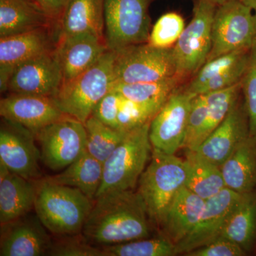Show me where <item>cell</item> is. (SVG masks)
Segmentation results:
<instances>
[{
  "label": "cell",
  "instance_id": "1",
  "mask_svg": "<svg viewBox=\"0 0 256 256\" xmlns=\"http://www.w3.org/2000/svg\"><path fill=\"white\" fill-rule=\"evenodd\" d=\"M150 220L138 192H107L96 198L82 234L97 246L122 244L149 237Z\"/></svg>",
  "mask_w": 256,
  "mask_h": 256
},
{
  "label": "cell",
  "instance_id": "2",
  "mask_svg": "<svg viewBox=\"0 0 256 256\" xmlns=\"http://www.w3.org/2000/svg\"><path fill=\"white\" fill-rule=\"evenodd\" d=\"M94 201L78 188L42 178L36 181L34 212L54 236L82 232Z\"/></svg>",
  "mask_w": 256,
  "mask_h": 256
},
{
  "label": "cell",
  "instance_id": "3",
  "mask_svg": "<svg viewBox=\"0 0 256 256\" xmlns=\"http://www.w3.org/2000/svg\"><path fill=\"white\" fill-rule=\"evenodd\" d=\"M188 173L186 160L152 149L150 162L139 178L137 192L152 223L161 226L170 204L184 188Z\"/></svg>",
  "mask_w": 256,
  "mask_h": 256
},
{
  "label": "cell",
  "instance_id": "4",
  "mask_svg": "<svg viewBox=\"0 0 256 256\" xmlns=\"http://www.w3.org/2000/svg\"><path fill=\"white\" fill-rule=\"evenodd\" d=\"M116 56V52L108 50L90 68L62 84L53 98L64 114L85 124L96 106L114 88Z\"/></svg>",
  "mask_w": 256,
  "mask_h": 256
},
{
  "label": "cell",
  "instance_id": "5",
  "mask_svg": "<svg viewBox=\"0 0 256 256\" xmlns=\"http://www.w3.org/2000/svg\"><path fill=\"white\" fill-rule=\"evenodd\" d=\"M150 124V122L130 130L106 160L96 198L107 192L132 191L152 152Z\"/></svg>",
  "mask_w": 256,
  "mask_h": 256
},
{
  "label": "cell",
  "instance_id": "6",
  "mask_svg": "<svg viewBox=\"0 0 256 256\" xmlns=\"http://www.w3.org/2000/svg\"><path fill=\"white\" fill-rule=\"evenodd\" d=\"M152 0H104V36L114 52L148 43L151 31L149 8Z\"/></svg>",
  "mask_w": 256,
  "mask_h": 256
},
{
  "label": "cell",
  "instance_id": "7",
  "mask_svg": "<svg viewBox=\"0 0 256 256\" xmlns=\"http://www.w3.org/2000/svg\"><path fill=\"white\" fill-rule=\"evenodd\" d=\"M216 5L197 0L193 18L173 47L176 76L195 74L206 63L212 47V24Z\"/></svg>",
  "mask_w": 256,
  "mask_h": 256
},
{
  "label": "cell",
  "instance_id": "8",
  "mask_svg": "<svg viewBox=\"0 0 256 256\" xmlns=\"http://www.w3.org/2000/svg\"><path fill=\"white\" fill-rule=\"evenodd\" d=\"M116 53V82H152L176 76L173 47L158 48L143 43L126 47Z\"/></svg>",
  "mask_w": 256,
  "mask_h": 256
},
{
  "label": "cell",
  "instance_id": "9",
  "mask_svg": "<svg viewBox=\"0 0 256 256\" xmlns=\"http://www.w3.org/2000/svg\"><path fill=\"white\" fill-rule=\"evenodd\" d=\"M252 12L240 0H230L217 6L212 24V50L207 60L232 52L250 50L256 40Z\"/></svg>",
  "mask_w": 256,
  "mask_h": 256
},
{
  "label": "cell",
  "instance_id": "10",
  "mask_svg": "<svg viewBox=\"0 0 256 256\" xmlns=\"http://www.w3.org/2000/svg\"><path fill=\"white\" fill-rule=\"evenodd\" d=\"M41 161L52 171H60L73 163L86 149L85 124L64 116L36 134Z\"/></svg>",
  "mask_w": 256,
  "mask_h": 256
},
{
  "label": "cell",
  "instance_id": "11",
  "mask_svg": "<svg viewBox=\"0 0 256 256\" xmlns=\"http://www.w3.org/2000/svg\"><path fill=\"white\" fill-rule=\"evenodd\" d=\"M195 95L174 92L154 116L150 124L149 136L152 149L175 154L183 148L188 116Z\"/></svg>",
  "mask_w": 256,
  "mask_h": 256
},
{
  "label": "cell",
  "instance_id": "12",
  "mask_svg": "<svg viewBox=\"0 0 256 256\" xmlns=\"http://www.w3.org/2000/svg\"><path fill=\"white\" fill-rule=\"evenodd\" d=\"M58 40V25L0 38V89L8 92L10 76L28 60L54 50Z\"/></svg>",
  "mask_w": 256,
  "mask_h": 256
},
{
  "label": "cell",
  "instance_id": "13",
  "mask_svg": "<svg viewBox=\"0 0 256 256\" xmlns=\"http://www.w3.org/2000/svg\"><path fill=\"white\" fill-rule=\"evenodd\" d=\"M36 136L20 124L3 118L0 129V163L12 172L32 181L43 178Z\"/></svg>",
  "mask_w": 256,
  "mask_h": 256
},
{
  "label": "cell",
  "instance_id": "14",
  "mask_svg": "<svg viewBox=\"0 0 256 256\" xmlns=\"http://www.w3.org/2000/svg\"><path fill=\"white\" fill-rule=\"evenodd\" d=\"M244 195L226 188L205 200L200 220L186 237L175 244V254L186 255L220 237L227 220Z\"/></svg>",
  "mask_w": 256,
  "mask_h": 256
},
{
  "label": "cell",
  "instance_id": "15",
  "mask_svg": "<svg viewBox=\"0 0 256 256\" xmlns=\"http://www.w3.org/2000/svg\"><path fill=\"white\" fill-rule=\"evenodd\" d=\"M36 212L1 224L0 256H48L53 238Z\"/></svg>",
  "mask_w": 256,
  "mask_h": 256
},
{
  "label": "cell",
  "instance_id": "16",
  "mask_svg": "<svg viewBox=\"0 0 256 256\" xmlns=\"http://www.w3.org/2000/svg\"><path fill=\"white\" fill-rule=\"evenodd\" d=\"M63 82V74L54 50L15 69L8 82V92L54 98Z\"/></svg>",
  "mask_w": 256,
  "mask_h": 256
},
{
  "label": "cell",
  "instance_id": "17",
  "mask_svg": "<svg viewBox=\"0 0 256 256\" xmlns=\"http://www.w3.org/2000/svg\"><path fill=\"white\" fill-rule=\"evenodd\" d=\"M249 136L248 118L245 104L238 99L225 119L195 150L197 158L222 166Z\"/></svg>",
  "mask_w": 256,
  "mask_h": 256
},
{
  "label": "cell",
  "instance_id": "18",
  "mask_svg": "<svg viewBox=\"0 0 256 256\" xmlns=\"http://www.w3.org/2000/svg\"><path fill=\"white\" fill-rule=\"evenodd\" d=\"M0 114L35 136L44 128L66 116L53 98L20 94H10L1 99Z\"/></svg>",
  "mask_w": 256,
  "mask_h": 256
},
{
  "label": "cell",
  "instance_id": "19",
  "mask_svg": "<svg viewBox=\"0 0 256 256\" xmlns=\"http://www.w3.org/2000/svg\"><path fill=\"white\" fill-rule=\"evenodd\" d=\"M252 50V48H250ZM250 50H238L207 60L185 88L193 95L223 90L242 82Z\"/></svg>",
  "mask_w": 256,
  "mask_h": 256
},
{
  "label": "cell",
  "instance_id": "20",
  "mask_svg": "<svg viewBox=\"0 0 256 256\" xmlns=\"http://www.w3.org/2000/svg\"><path fill=\"white\" fill-rule=\"evenodd\" d=\"M109 50L104 38L90 33L60 37L55 54L63 74L70 82L92 67Z\"/></svg>",
  "mask_w": 256,
  "mask_h": 256
},
{
  "label": "cell",
  "instance_id": "21",
  "mask_svg": "<svg viewBox=\"0 0 256 256\" xmlns=\"http://www.w3.org/2000/svg\"><path fill=\"white\" fill-rule=\"evenodd\" d=\"M35 198L36 181L12 172L0 163V224L34 210Z\"/></svg>",
  "mask_w": 256,
  "mask_h": 256
},
{
  "label": "cell",
  "instance_id": "22",
  "mask_svg": "<svg viewBox=\"0 0 256 256\" xmlns=\"http://www.w3.org/2000/svg\"><path fill=\"white\" fill-rule=\"evenodd\" d=\"M55 25L36 2L0 0V38Z\"/></svg>",
  "mask_w": 256,
  "mask_h": 256
},
{
  "label": "cell",
  "instance_id": "23",
  "mask_svg": "<svg viewBox=\"0 0 256 256\" xmlns=\"http://www.w3.org/2000/svg\"><path fill=\"white\" fill-rule=\"evenodd\" d=\"M205 200L188 188H183L175 196L161 224L165 236L175 244L194 228L200 220Z\"/></svg>",
  "mask_w": 256,
  "mask_h": 256
},
{
  "label": "cell",
  "instance_id": "24",
  "mask_svg": "<svg viewBox=\"0 0 256 256\" xmlns=\"http://www.w3.org/2000/svg\"><path fill=\"white\" fill-rule=\"evenodd\" d=\"M58 38L90 33L105 40L104 0H70L58 22Z\"/></svg>",
  "mask_w": 256,
  "mask_h": 256
},
{
  "label": "cell",
  "instance_id": "25",
  "mask_svg": "<svg viewBox=\"0 0 256 256\" xmlns=\"http://www.w3.org/2000/svg\"><path fill=\"white\" fill-rule=\"evenodd\" d=\"M227 188L245 194L256 188V137L245 140L220 166Z\"/></svg>",
  "mask_w": 256,
  "mask_h": 256
},
{
  "label": "cell",
  "instance_id": "26",
  "mask_svg": "<svg viewBox=\"0 0 256 256\" xmlns=\"http://www.w3.org/2000/svg\"><path fill=\"white\" fill-rule=\"evenodd\" d=\"M104 164L86 150L63 172L46 176L52 182L77 188L95 201L102 183Z\"/></svg>",
  "mask_w": 256,
  "mask_h": 256
},
{
  "label": "cell",
  "instance_id": "27",
  "mask_svg": "<svg viewBox=\"0 0 256 256\" xmlns=\"http://www.w3.org/2000/svg\"><path fill=\"white\" fill-rule=\"evenodd\" d=\"M220 236L238 244L245 250L252 248L256 236V194H245L226 223Z\"/></svg>",
  "mask_w": 256,
  "mask_h": 256
},
{
  "label": "cell",
  "instance_id": "28",
  "mask_svg": "<svg viewBox=\"0 0 256 256\" xmlns=\"http://www.w3.org/2000/svg\"><path fill=\"white\" fill-rule=\"evenodd\" d=\"M188 173L185 188L203 200L214 196L226 188L220 166L186 151Z\"/></svg>",
  "mask_w": 256,
  "mask_h": 256
},
{
  "label": "cell",
  "instance_id": "29",
  "mask_svg": "<svg viewBox=\"0 0 256 256\" xmlns=\"http://www.w3.org/2000/svg\"><path fill=\"white\" fill-rule=\"evenodd\" d=\"M180 80L178 76H174L158 82H116L114 88L128 100L160 110L170 96L176 92Z\"/></svg>",
  "mask_w": 256,
  "mask_h": 256
},
{
  "label": "cell",
  "instance_id": "30",
  "mask_svg": "<svg viewBox=\"0 0 256 256\" xmlns=\"http://www.w3.org/2000/svg\"><path fill=\"white\" fill-rule=\"evenodd\" d=\"M84 124L87 134L86 150L102 164L129 132L109 127L94 116Z\"/></svg>",
  "mask_w": 256,
  "mask_h": 256
},
{
  "label": "cell",
  "instance_id": "31",
  "mask_svg": "<svg viewBox=\"0 0 256 256\" xmlns=\"http://www.w3.org/2000/svg\"><path fill=\"white\" fill-rule=\"evenodd\" d=\"M104 256H171L175 245L166 236L146 237L122 244L100 246Z\"/></svg>",
  "mask_w": 256,
  "mask_h": 256
},
{
  "label": "cell",
  "instance_id": "32",
  "mask_svg": "<svg viewBox=\"0 0 256 256\" xmlns=\"http://www.w3.org/2000/svg\"><path fill=\"white\" fill-rule=\"evenodd\" d=\"M185 26L181 15L176 12L166 13L152 28L148 43L158 48H172Z\"/></svg>",
  "mask_w": 256,
  "mask_h": 256
},
{
  "label": "cell",
  "instance_id": "33",
  "mask_svg": "<svg viewBox=\"0 0 256 256\" xmlns=\"http://www.w3.org/2000/svg\"><path fill=\"white\" fill-rule=\"evenodd\" d=\"M48 256H104L101 248L89 242L82 232L55 236Z\"/></svg>",
  "mask_w": 256,
  "mask_h": 256
},
{
  "label": "cell",
  "instance_id": "34",
  "mask_svg": "<svg viewBox=\"0 0 256 256\" xmlns=\"http://www.w3.org/2000/svg\"><path fill=\"white\" fill-rule=\"evenodd\" d=\"M159 110L156 108L128 100L122 96L118 117V130L128 132L151 122Z\"/></svg>",
  "mask_w": 256,
  "mask_h": 256
},
{
  "label": "cell",
  "instance_id": "35",
  "mask_svg": "<svg viewBox=\"0 0 256 256\" xmlns=\"http://www.w3.org/2000/svg\"><path fill=\"white\" fill-rule=\"evenodd\" d=\"M248 118L249 134L256 137V40L250 52L248 65L242 80Z\"/></svg>",
  "mask_w": 256,
  "mask_h": 256
},
{
  "label": "cell",
  "instance_id": "36",
  "mask_svg": "<svg viewBox=\"0 0 256 256\" xmlns=\"http://www.w3.org/2000/svg\"><path fill=\"white\" fill-rule=\"evenodd\" d=\"M208 106L204 94L197 95L192 100L188 116V131L183 148L194 151L198 146V138L208 112Z\"/></svg>",
  "mask_w": 256,
  "mask_h": 256
},
{
  "label": "cell",
  "instance_id": "37",
  "mask_svg": "<svg viewBox=\"0 0 256 256\" xmlns=\"http://www.w3.org/2000/svg\"><path fill=\"white\" fill-rule=\"evenodd\" d=\"M121 101L122 96L112 88L96 106L92 116L106 126L118 130V117Z\"/></svg>",
  "mask_w": 256,
  "mask_h": 256
},
{
  "label": "cell",
  "instance_id": "38",
  "mask_svg": "<svg viewBox=\"0 0 256 256\" xmlns=\"http://www.w3.org/2000/svg\"><path fill=\"white\" fill-rule=\"evenodd\" d=\"M246 252L240 246L224 237H218L214 242L188 252L190 256H242Z\"/></svg>",
  "mask_w": 256,
  "mask_h": 256
},
{
  "label": "cell",
  "instance_id": "39",
  "mask_svg": "<svg viewBox=\"0 0 256 256\" xmlns=\"http://www.w3.org/2000/svg\"><path fill=\"white\" fill-rule=\"evenodd\" d=\"M70 0H37V3L56 23L58 24Z\"/></svg>",
  "mask_w": 256,
  "mask_h": 256
},
{
  "label": "cell",
  "instance_id": "40",
  "mask_svg": "<svg viewBox=\"0 0 256 256\" xmlns=\"http://www.w3.org/2000/svg\"><path fill=\"white\" fill-rule=\"evenodd\" d=\"M240 1L256 13V0H240Z\"/></svg>",
  "mask_w": 256,
  "mask_h": 256
},
{
  "label": "cell",
  "instance_id": "41",
  "mask_svg": "<svg viewBox=\"0 0 256 256\" xmlns=\"http://www.w3.org/2000/svg\"><path fill=\"white\" fill-rule=\"evenodd\" d=\"M205 1L213 3V4L216 5V6H220V5L225 4L226 2L230 1V0H205Z\"/></svg>",
  "mask_w": 256,
  "mask_h": 256
},
{
  "label": "cell",
  "instance_id": "42",
  "mask_svg": "<svg viewBox=\"0 0 256 256\" xmlns=\"http://www.w3.org/2000/svg\"><path fill=\"white\" fill-rule=\"evenodd\" d=\"M255 21H256V13H255Z\"/></svg>",
  "mask_w": 256,
  "mask_h": 256
},
{
  "label": "cell",
  "instance_id": "43",
  "mask_svg": "<svg viewBox=\"0 0 256 256\" xmlns=\"http://www.w3.org/2000/svg\"><path fill=\"white\" fill-rule=\"evenodd\" d=\"M32 1L36 2H37V0H32Z\"/></svg>",
  "mask_w": 256,
  "mask_h": 256
}]
</instances>
